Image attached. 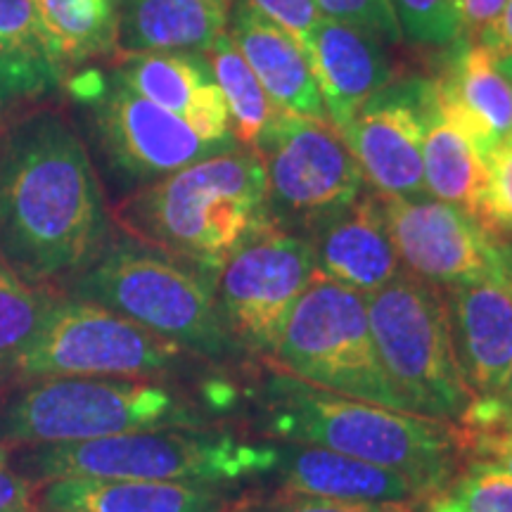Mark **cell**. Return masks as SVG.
Segmentation results:
<instances>
[{
  "mask_svg": "<svg viewBox=\"0 0 512 512\" xmlns=\"http://www.w3.org/2000/svg\"><path fill=\"white\" fill-rule=\"evenodd\" d=\"M306 238L318 271L363 297L403 273L377 192H361L347 207L320 221Z\"/></svg>",
  "mask_w": 512,
  "mask_h": 512,
  "instance_id": "cell-16",
  "label": "cell"
},
{
  "mask_svg": "<svg viewBox=\"0 0 512 512\" xmlns=\"http://www.w3.org/2000/svg\"><path fill=\"white\" fill-rule=\"evenodd\" d=\"M57 294L27 283L0 256V389L8 387L12 366L41 330Z\"/></svg>",
  "mask_w": 512,
  "mask_h": 512,
  "instance_id": "cell-28",
  "label": "cell"
},
{
  "mask_svg": "<svg viewBox=\"0 0 512 512\" xmlns=\"http://www.w3.org/2000/svg\"><path fill=\"white\" fill-rule=\"evenodd\" d=\"M368 323L380 363L408 411L458 425L472 394L460 370L439 287L403 271L366 294Z\"/></svg>",
  "mask_w": 512,
  "mask_h": 512,
  "instance_id": "cell-7",
  "label": "cell"
},
{
  "mask_svg": "<svg viewBox=\"0 0 512 512\" xmlns=\"http://www.w3.org/2000/svg\"><path fill=\"white\" fill-rule=\"evenodd\" d=\"M425 81L384 88L368 100L342 128L363 181L382 197H420L425 192L422 166V117Z\"/></svg>",
  "mask_w": 512,
  "mask_h": 512,
  "instance_id": "cell-14",
  "label": "cell"
},
{
  "mask_svg": "<svg viewBox=\"0 0 512 512\" xmlns=\"http://www.w3.org/2000/svg\"><path fill=\"white\" fill-rule=\"evenodd\" d=\"M268 479L278 491L313 498L363 503H420L425 494L411 479L328 448L275 441Z\"/></svg>",
  "mask_w": 512,
  "mask_h": 512,
  "instance_id": "cell-19",
  "label": "cell"
},
{
  "mask_svg": "<svg viewBox=\"0 0 512 512\" xmlns=\"http://www.w3.org/2000/svg\"><path fill=\"white\" fill-rule=\"evenodd\" d=\"M254 150L264 164L273 223L304 238L363 192L361 169L328 121L280 112Z\"/></svg>",
  "mask_w": 512,
  "mask_h": 512,
  "instance_id": "cell-10",
  "label": "cell"
},
{
  "mask_svg": "<svg viewBox=\"0 0 512 512\" xmlns=\"http://www.w3.org/2000/svg\"><path fill=\"white\" fill-rule=\"evenodd\" d=\"M36 486L12 467L10 448L0 444V512H36Z\"/></svg>",
  "mask_w": 512,
  "mask_h": 512,
  "instance_id": "cell-36",
  "label": "cell"
},
{
  "mask_svg": "<svg viewBox=\"0 0 512 512\" xmlns=\"http://www.w3.org/2000/svg\"><path fill=\"white\" fill-rule=\"evenodd\" d=\"M228 489L188 482L64 477L36 486V512H226Z\"/></svg>",
  "mask_w": 512,
  "mask_h": 512,
  "instance_id": "cell-20",
  "label": "cell"
},
{
  "mask_svg": "<svg viewBox=\"0 0 512 512\" xmlns=\"http://www.w3.org/2000/svg\"><path fill=\"white\" fill-rule=\"evenodd\" d=\"M422 117H425V140H422L425 192L434 200L456 204L470 214H477L489 155L467 119L446 95L439 79L425 81Z\"/></svg>",
  "mask_w": 512,
  "mask_h": 512,
  "instance_id": "cell-21",
  "label": "cell"
},
{
  "mask_svg": "<svg viewBox=\"0 0 512 512\" xmlns=\"http://www.w3.org/2000/svg\"><path fill=\"white\" fill-rule=\"evenodd\" d=\"M403 36L425 46H446L460 38L456 0H392Z\"/></svg>",
  "mask_w": 512,
  "mask_h": 512,
  "instance_id": "cell-31",
  "label": "cell"
},
{
  "mask_svg": "<svg viewBox=\"0 0 512 512\" xmlns=\"http://www.w3.org/2000/svg\"><path fill=\"white\" fill-rule=\"evenodd\" d=\"M510 259H512V249H510Z\"/></svg>",
  "mask_w": 512,
  "mask_h": 512,
  "instance_id": "cell-43",
  "label": "cell"
},
{
  "mask_svg": "<svg viewBox=\"0 0 512 512\" xmlns=\"http://www.w3.org/2000/svg\"><path fill=\"white\" fill-rule=\"evenodd\" d=\"M309 238L275 226L242 240L214 278L221 318L249 358L273 361L287 318L316 275Z\"/></svg>",
  "mask_w": 512,
  "mask_h": 512,
  "instance_id": "cell-11",
  "label": "cell"
},
{
  "mask_svg": "<svg viewBox=\"0 0 512 512\" xmlns=\"http://www.w3.org/2000/svg\"><path fill=\"white\" fill-rule=\"evenodd\" d=\"M190 354L105 306L60 292L41 330L12 366L8 387L43 377L166 380L181 375ZM5 387V389H8Z\"/></svg>",
  "mask_w": 512,
  "mask_h": 512,
  "instance_id": "cell-9",
  "label": "cell"
},
{
  "mask_svg": "<svg viewBox=\"0 0 512 512\" xmlns=\"http://www.w3.org/2000/svg\"><path fill=\"white\" fill-rule=\"evenodd\" d=\"M271 363L328 392L408 411L377 356L366 297L320 271L294 304Z\"/></svg>",
  "mask_w": 512,
  "mask_h": 512,
  "instance_id": "cell-8",
  "label": "cell"
},
{
  "mask_svg": "<svg viewBox=\"0 0 512 512\" xmlns=\"http://www.w3.org/2000/svg\"><path fill=\"white\" fill-rule=\"evenodd\" d=\"M34 8L64 69L117 55V0H34Z\"/></svg>",
  "mask_w": 512,
  "mask_h": 512,
  "instance_id": "cell-26",
  "label": "cell"
},
{
  "mask_svg": "<svg viewBox=\"0 0 512 512\" xmlns=\"http://www.w3.org/2000/svg\"><path fill=\"white\" fill-rule=\"evenodd\" d=\"M230 5H245V8L259 12L297 38L304 48L313 29L323 19L316 0H230Z\"/></svg>",
  "mask_w": 512,
  "mask_h": 512,
  "instance_id": "cell-34",
  "label": "cell"
},
{
  "mask_svg": "<svg viewBox=\"0 0 512 512\" xmlns=\"http://www.w3.org/2000/svg\"><path fill=\"white\" fill-rule=\"evenodd\" d=\"M114 76L131 91L176 114L209 143L228 147V110L207 57L192 53H150L121 57Z\"/></svg>",
  "mask_w": 512,
  "mask_h": 512,
  "instance_id": "cell-17",
  "label": "cell"
},
{
  "mask_svg": "<svg viewBox=\"0 0 512 512\" xmlns=\"http://www.w3.org/2000/svg\"><path fill=\"white\" fill-rule=\"evenodd\" d=\"M460 430V427H458ZM463 456L489 460L503 467L512 477V432H463L460 430Z\"/></svg>",
  "mask_w": 512,
  "mask_h": 512,
  "instance_id": "cell-37",
  "label": "cell"
},
{
  "mask_svg": "<svg viewBox=\"0 0 512 512\" xmlns=\"http://www.w3.org/2000/svg\"><path fill=\"white\" fill-rule=\"evenodd\" d=\"M64 76L34 0H0V126L48 105Z\"/></svg>",
  "mask_w": 512,
  "mask_h": 512,
  "instance_id": "cell-23",
  "label": "cell"
},
{
  "mask_svg": "<svg viewBox=\"0 0 512 512\" xmlns=\"http://www.w3.org/2000/svg\"><path fill=\"white\" fill-rule=\"evenodd\" d=\"M475 216L494 235L512 233V133L486 157L484 190Z\"/></svg>",
  "mask_w": 512,
  "mask_h": 512,
  "instance_id": "cell-30",
  "label": "cell"
},
{
  "mask_svg": "<svg viewBox=\"0 0 512 512\" xmlns=\"http://www.w3.org/2000/svg\"><path fill=\"white\" fill-rule=\"evenodd\" d=\"M304 50L325 114L337 131L394 76L380 38L335 19H320Z\"/></svg>",
  "mask_w": 512,
  "mask_h": 512,
  "instance_id": "cell-18",
  "label": "cell"
},
{
  "mask_svg": "<svg viewBox=\"0 0 512 512\" xmlns=\"http://www.w3.org/2000/svg\"><path fill=\"white\" fill-rule=\"evenodd\" d=\"M458 427L463 432H512V370L496 396L472 399Z\"/></svg>",
  "mask_w": 512,
  "mask_h": 512,
  "instance_id": "cell-35",
  "label": "cell"
},
{
  "mask_svg": "<svg viewBox=\"0 0 512 512\" xmlns=\"http://www.w3.org/2000/svg\"><path fill=\"white\" fill-rule=\"evenodd\" d=\"M240 512H418L420 503H363L335 501V498H313L275 491L268 498H242L235 503Z\"/></svg>",
  "mask_w": 512,
  "mask_h": 512,
  "instance_id": "cell-33",
  "label": "cell"
},
{
  "mask_svg": "<svg viewBox=\"0 0 512 512\" xmlns=\"http://www.w3.org/2000/svg\"><path fill=\"white\" fill-rule=\"evenodd\" d=\"M0 131V256L27 283L64 292L114 238L93 159L53 105Z\"/></svg>",
  "mask_w": 512,
  "mask_h": 512,
  "instance_id": "cell-1",
  "label": "cell"
},
{
  "mask_svg": "<svg viewBox=\"0 0 512 512\" xmlns=\"http://www.w3.org/2000/svg\"><path fill=\"white\" fill-rule=\"evenodd\" d=\"M477 43L489 50L496 60L512 57V0L505 3L501 15H498L496 22L479 36Z\"/></svg>",
  "mask_w": 512,
  "mask_h": 512,
  "instance_id": "cell-39",
  "label": "cell"
},
{
  "mask_svg": "<svg viewBox=\"0 0 512 512\" xmlns=\"http://www.w3.org/2000/svg\"><path fill=\"white\" fill-rule=\"evenodd\" d=\"M458 3V24L463 43H477L496 17L501 15L508 0H456Z\"/></svg>",
  "mask_w": 512,
  "mask_h": 512,
  "instance_id": "cell-38",
  "label": "cell"
},
{
  "mask_svg": "<svg viewBox=\"0 0 512 512\" xmlns=\"http://www.w3.org/2000/svg\"><path fill=\"white\" fill-rule=\"evenodd\" d=\"M119 3H121V0H117V8H119Z\"/></svg>",
  "mask_w": 512,
  "mask_h": 512,
  "instance_id": "cell-42",
  "label": "cell"
},
{
  "mask_svg": "<svg viewBox=\"0 0 512 512\" xmlns=\"http://www.w3.org/2000/svg\"><path fill=\"white\" fill-rule=\"evenodd\" d=\"M444 292L467 389L472 399H491L512 370V259Z\"/></svg>",
  "mask_w": 512,
  "mask_h": 512,
  "instance_id": "cell-15",
  "label": "cell"
},
{
  "mask_svg": "<svg viewBox=\"0 0 512 512\" xmlns=\"http://www.w3.org/2000/svg\"><path fill=\"white\" fill-rule=\"evenodd\" d=\"M418 512H512V477L496 463L470 458L444 486L422 498Z\"/></svg>",
  "mask_w": 512,
  "mask_h": 512,
  "instance_id": "cell-29",
  "label": "cell"
},
{
  "mask_svg": "<svg viewBox=\"0 0 512 512\" xmlns=\"http://www.w3.org/2000/svg\"><path fill=\"white\" fill-rule=\"evenodd\" d=\"M204 57H207L214 79L219 83L223 100H226L230 138L240 147H252L254 150L256 140L264 133V128L278 117L280 110L268 98L264 86L256 79L238 46L230 41L228 31L204 53Z\"/></svg>",
  "mask_w": 512,
  "mask_h": 512,
  "instance_id": "cell-27",
  "label": "cell"
},
{
  "mask_svg": "<svg viewBox=\"0 0 512 512\" xmlns=\"http://www.w3.org/2000/svg\"><path fill=\"white\" fill-rule=\"evenodd\" d=\"M230 0H121L117 55H204L226 34Z\"/></svg>",
  "mask_w": 512,
  "mask_h": 512,
  "instance_id": "cell-24",
  "label": "cell"
},
{
  "mask_svg": "<svg viewBox=\"0 0 512 512\" xmlns=\"http://www.w3.org/2000/svg\"><path fill=\"white\" fill-rule=\"evenodd\" d=\"M382 209L403 271L439 290L482 278L510 259L496 235L456 204L382 197Z\"/></svg>",
  "mask_w": 512,
  "mask_h": 512,
  "instance_id": "cell-13",
  "label": "cell"
},
{
  "mask_svg": "<svg viewBox=\"0 0 512 512\" xmlns=\"http://www.w3.org/2000/svg\"><path fill=\"white\" fill-rule=\"evenodd\" d=\"M448 98L482 140L486 155L512 133V83L498 60L479 43H463L446 76L439 79Z\"/></svg>",
  "mask_w": 512,
  "mask_h": 512,
  "instance_id": "cell-25",
  "label": "cell"
},
{
  "mask_svg": "<svg viewBox=\"0 0 512 512\" xmlns=\"http://www.w3.org/2000/svg\"><path fill=\"white\" fill-rule=\"evenodd\" d=\"M235 503H238V501H235ZM226 512H240V510H238V505H233V508L226 510Z\"/></svg>",
  "mask_w": 512,
  "mask_h": 512,
  "instance_id": "cell-41",
  "label": "cell"
},
{
  "mask_svg": "<svg viewBox=\"0 0 512 512\" xmlns=\"http://www.w3.org/2000/svg\"><path fill=\"white\" fill-rule=\"evenodd\" d=\"M112 221L214 283L233 249L271 219L266 174L252 147L221 150L128 192Z\"/></svg>",
  "mask_w": 512,
  "mask_h": 512,
  "instance_id": "cell-3",
  "label": "cell"
},
{
  "mask_svg": "<svg viewBox=\"0 0 512 512\" xmlns=\"http://www.w3.org/2000/svg\"><path fill=\"white\" fill-rule=\"evenodd\" d=\"M64 294L105 306L204 363L238 366L249 358L223 323L207 275L128 235L112 238Z\"/></svg>",
  "mask_w": 512,
  "mask_h": 512,
  "instance_id": "cell-6",
  "label": "cell"
},
{
  "mask_svg": "<svg viewBox=\"0 0 512 512\" xmlns=\"http://www.w3.org/2000/svg\"><path fill=\"white\" fill-rule=\"evenodd\" d=\"M67 88L91 112L93 138L110 171L133 190L228 150L204 140L183 119L131 91L114 74L110 81H102L98 72L81 74Z\"/></svg>",
  "mask_w": 512,
  "mask_h": 512,
  "instance_id": "cell-12",
  "label": "cell"
},
{
  "mask_svg": "<svg viewBox=\"0 0 512 512\" xmlns=\"http://www.w3.org/2000/svg\"><path fill=\"white\" fill-rule=\"evenodd\" d=\"M256 422L271 441L328 448L411 479L425 496L460 470L458 425L349 399L271 368L254 394Z\"/></svg>",
  "mask_w": 512,
  "mask_h": 512,
  "instance_id": "cell-2",
  "label": "cell"
},
{
  "mask_svg": "<svg viewBox=\"0 0 512 512\" xmlns=\"http://www.w3.org/2000/svg\"><path fill=\"white\" fill-rule=\"evenodd\" d=\"M316 5L325 19L368 31L380 41L399 43L403 38L392 0H316Z\"/></svg>",
  "mask_w": 512,
  "mask_h": 512,
  "instance_id": "cell-32",
  "label": "cell"
},
{
  "mask_svg": "<svg viewBox=\"0 0 512 512\" xmlns=\"http://www.w3.org/2000/svg\"><path fill=\"white\" fill-rule=\"evenodd\" d=\"M12 467L41 486L64 477L138 479L230 486L268 477L275 463V441L256 444L223 427L202 430H145L72 444L10 448Z\"/></svg>",
  "mask_w": 512,
  "mask_h": 512,
  "instance_id": "cell-4",
  "label": "cell"
},
{
  "mask_svg": "<svg viewBox=\"0 0 512 512\" xmlns=\"http://www.w3.org/2000/svg\"><path fill=\"white\" fill-rule=\"evenodd\" d=\"M226 31L280 112L330 121L297 38L245 5H230Z\"/></svg>",
  "mask_w": 512,
  "mask_h": 512,
  "instance_id": "cell-22",
  "label": "cell"
},
{
  "mask_svg": "<svg viewBox=\"0 0 512 512\" xmlns=\"http://www.w3.org/2000/svg\"><path fill=\"white\" fill-rule=\"evenodd\" d=\"M498 67L505 74V79L512 83V57H505V60H498Z\"/></svg>",
  "mask_w": 512,
  "mask_h": 512,
  "instance_id": "cell-40",
  "label": "cell"
},
{
  "mask_svg": "<svg viewBox=\"0 0 512 512\" xmlns=\"http://www.w3.org/2000/svg\"><path fill=\"white\" fill-rule=\"evenodd\" d=\"M216 427L195 396L166 380L43 377L0 394V444H72L145 430Z\"/></svg>",
  "mask_w": 512,
  "mask_h": 512,
  "instance_id": "cell-5",
  "label": "cell"
}]
</instances>
